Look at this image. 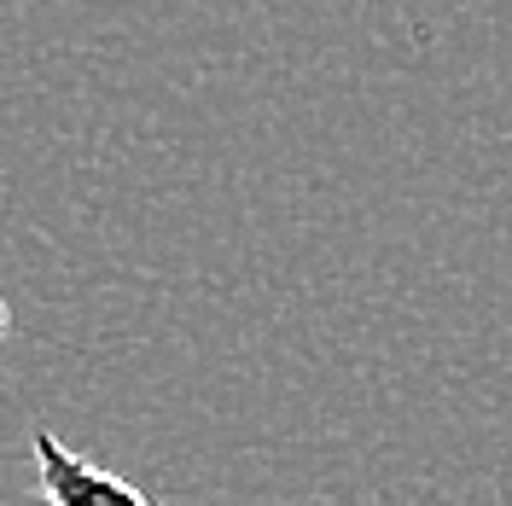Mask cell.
Wrapping results in <instances>:
<instances>
[{
	"label": "cell",
	"instance_id": "obj_2",
	"mask_svg": "<svg viewBox=\"0 0 512 506\" xmlns=\"http://www.w3.org/2000/svg\"><path fill=\"white\" fill-rule=\"evenodd\" d=\"M6 326H12V309H6V303H0V338H6Z\"/></svg>",
	"mask_w": 512,
	"mask_h": 506
},
{
	"label": "cell",
	"instance_id": "obj_1",
	"mask_svg": "<svg viewBox=\"0 0 512 506\" xmlns=\"http://www.w3.org/2000/svg\"><path fill=\"white\" fill-rule=\"evenodd\" d=\"M35 477H41V501L47 506H152L134 483L105 472L94 460H82L76 448H64L53 431H30Z\"/></svg>",
	"mask_w": 512,
	"mask_h": 506
}]
</instances>
